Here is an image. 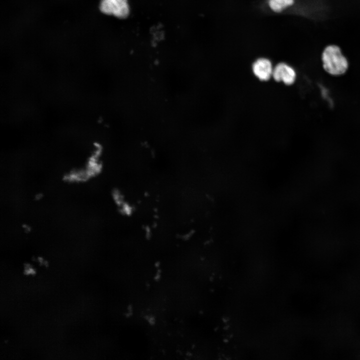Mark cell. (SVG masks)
I'll return each mask as SVG.
<instances>
[{
    "mask_svg": "<svg viewBox=\"0 0 360 360\" xmlns=\"http://www.w3.org/2000/svg\"><path fill=\"white\" fill-rule=\"evenodd\" d=\"M294 0H269L268 4L272 10L280 12L282 10L292 6Z\"/></svg>",
    "mask_w": 360,
    "mask_h": 360,
    "instance_id": "5",
    "label": "cell"
},
{
    "mask_svg": "<svg viewBox=\"0 0 360 360\" xmlns=\"http://www.w3.org/2000/svg\"><path fill=\"white\" fill-rule=\"evenodd\" d=\"M274 68L270 61L266 58H260L253 64V73L260 80L266 81L272 76Z\"/></svg>",
    "mask_w": 360,
    "mask_h": 360,
    "instance_id": "4",
    "label": "cell"
},
{
    "mask_svg": "<svg viewBox=\"0 0 360 360\" xmlns=\"http://www.w3.org/2000/svg\"><path fill=\"white\" fill-rule=\"evenodd\" d=\"M294 68L284 62L278 64L273 69L272 76L277 82H282L287 85L294 83L296 79Z\"/></svg>",
    "mask_w": 360,
    "mask_h": 360,
    "instance_id": "3",
    "label": "cell"
},
{
    "mask_svg": "<svg viewBox=\"0 0 360 360\" xmlns=\"http://www.w3.org/2000/svg\"><path fill=\"white\" fill-rule=\"evenodd\" d=\"M100 9L105 14H113L120 18H126L129 13L127 0H102Z\"/></svg>",
    "mask_w": 360,
    "mask_h": 360,
    "instance_id": "2",
    "label": "cell"
},
{
    "mask_svg": "<svg viewBox=\"0 0 360 360\" xmlns=\"http://www.w3.org/2000/svg\"><path fill=\"white\" fill-rule=\"evenodd\" d=\"M321 60L322 68L332 76H340L346 72L350 64L347 58L337 45L330 44L324 50Z\"/></svg>",
    "mask_w": 360,
    "mask_h": 360,
    "instance_id": "1",
    "label": "cell"
}]
</instances>
